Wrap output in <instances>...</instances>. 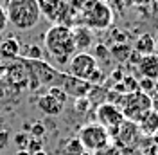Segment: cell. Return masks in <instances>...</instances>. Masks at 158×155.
<instances>
[{
    "label": "cell",
    "instance_id": "obj_1",
    "mask_svg": "<svg viewBox=\"0 0 158 155\" xmlns=\"http://www.w3.org/2000/svg\"><path fill=\"white\" fill-rule=\"evenodd\" d=\"M43 45L50 58L59 65H67L74 58L77 45L72 27L65 24H54L43 36Z\"/></svg>",
    "mask_w": 158,
    "mask_h": 155
},
{
    "label": "cell",
    "instance_id": "obj_2",
    "mask_svg": "<svg viewBox=\"0 0 158 155\" xmlns=\"http://www.w3.org/2000/svg\"><path fill=\"white\" fill-rule=\"evenodd\" d=\"M6 15L11 25L23 33L36 27L41 18L36 0H9L6 4Z\"/></svg>",
    "mask_w": 158,
    "mask_h": 155
},
{
    "label": "cell",
    "instance_id": "obj_3",
    "mask_svg": "<svg viewBox=\"0 0 158 155\" xmlns=\"http://www.w3.org/2000/svg\"><path fill=\"white\" fill-rule=\"evenodd\" d=\"M83 2V22L90 31H104L113 22V13L104 0H79Z\"/></svg>",
    "mask_w": 158,
    "mask_h": 155
},
{
    "label": "cell",
    "instance_id": "obj_4",
    "mask_svg": "<svg viewBox=\"0 0 158 155\" xmlns=\"http://www.w3.org/2000/svg\"><path fill=\"white\" fill-rule=\"evenodd\" d=\"M118 108L122 112V116L129 123H138L140 117L144 114H148L149 110H153L155 103L153 97L146 94V92H131V94H124L118 99Z\"/></svg>",
    "mask_w": 158,
    "mask_h": 155
},
{
    "label": "cell",
    "instance_id": "obj_5",
    "mask_svg": "<svg viewBox=\"0 0 158 155\" xmlns=\"http://www.w3.org/2000/svg\"><path fill=\"white\" fill-rule=\"evenodd\" d=\"M77 139L85 148V152H99L102 148H106L110 143V134L104 126L99 123H92V125H85L79 130Z\"/></svg>",
    "mask_w": 158,
    "mask_h": 155
},
{
    "label": "cell",
    "instance_id": "obj_6",
    "mask_svg": "<svg viewBox=\"0 0 158 155\" xmlns=\"http://www.w3.org/2000/svg\"><path fill=\"white\" fill-rule=\"evenodd\" d=\"M95 116H97V123L101 126H104V128L108 130V134L118 132L120 126L126 123V119L122 116L120 108H118L117 105H113V103H108V101L99 105Z\"/></svg>",
    "mask_w": 158,
    "mask_h": 155
},
{
    "label": "cell",
    "instance_id": "obj_7",
    "mask_svg": "<svg viewBox=\"0 0 158 155\" xmlns=\"http://www.w3.org/2000/svg\"><path fill=\"white\" fill-rule=\"evenodd\" d=\"M97 69V60L90 52H76L74 58L69 61V74L85 81H88Z\"/></svg>",
    "mask_w": 158,
    "mask_h": 155
},
{
    "label": "cell",
    "instance_id": "obj_8",
    "mask_svg": "<svg viewBox=\"0 0 158 155\" xmlns=\"http://www.w3.org/2000/svg\"><path fill=\"white\" fill-rule=\"evenodd\" d=\"M58 81H59V87L69 94V97L72 96V97H76V99H83V97L88 96L90 90H92V85H90L88 81L70 76L69 72H59Z\"/></svg>",
    "mask_w": 158,
    "mask_h": 155
},
{
    "label": "cell",
    "instance_id": "obj_9",
    "mask_svg": "<svg viewBox=\"0 0 158 155\" xmlns=\"http://www.w3.org/2000/svg\"><path fill=\"white\" fill-rule=\"evenodd\" d=\"M41 16L49 20H58L67 13V0H36Z\"/></svg>",
    "mask_w": 158,
    "mask_h": 155
},
{
    "label": "cell",
    "instance_id": "obj_10",
    "mask_svg": "<svg viewBox=\"0 0 158 155\" xmlns=\"http://www.w3.org/2000/svg\"><path fill=\"white\" fill-rule=\"evenodd\" d=\"M137 70L142 76V79H149V81H156L158 79V58L155 54H148V56H140L137 63Z\"/></svg>",
    "mask_w": 158,
    "mask_h": 155
},
{
    "label": "cell",
    "instance_id": "obj_11",
    "mask_svg": "<svg viewBox=\"0 0 158 155\" xmlns=\"http://www.w3.org/2000/svg\"><path fill=\"white\" fill-rule=\"evenodd\" d=\"M137 128L142 135L153 137L158 132V114L155 110H149L148 114H144L140 117V121L137 123Z\"/></svg>",
    "mask_w": 158,
    "mask_h": 155
},
{
    "label": "cell",
    "instance_id": "obj_12",
    "mask_svg": "<svg viewBox=\"0 0 158 155\" xmlns=\"http://www.w3.org/2000/svg\"><path fill=\"white\" fill-rule=\"evenodd\" d=\"M36 105H38V108L43 112V114H45V116L56 117V116H59V114L63 112V105H61V103H58L54 97H50L49 94L40 96L38 101H36Z\"/></svg>",
    "mask_w": 158,
    "mask_h": 155
},
{
    "label": "cell",
    "instance_id": "obj_13",
    "mask_svg": "<svg viewBox=\"0 0 158 155\" xmlns=\"http://www.w3.org/2000/svg\"><path fill=\"white\" fill-rule=\"evenodd\" d=\"M74 38H76V45L77 49H81L79 52H86V49L92 47V43H94V34H92V31L88 27H85V25H79V27H74Z\"/></svg>",
    "mask_w": 158,
    "mask_h": 155
},
{
    "label": "cell",
    "instance_id": "obj_14",
    "mask_svg": "<svg viewBox=\"0 0 158 155\" xmlns=\"http://www.w3.org/2000/svg\"><path fill=\"white\" fill-rule=\"evenodd\" d=\"M133 51L137 52L138 56L153 54V52H155V40H153V36L148 34V33L140 34V36L135 40V43H133Z\"/></svg>",
    "mask_w": 158,
    "mask_h": 155
},
{
    "label": "cell",
    "instance_id": "obj_15",
    "mask_svg": "<svg viewBox=\"0 0 158 155\" xmlns=\"http://www.w3.org/2000/svg\"><path fill=\"white\" fill-rule=\"evenodd\" d=\"M0 54L6 60H16L20 56V42L13 36L0 42Z\"/></svg>",
    "mask_w": 158,
    "mask_h": 155
},
{
    "label": "cell",
    "instance_id": "obj_16",
    "mask_svg": "<svg viewBox=\"0 0 158 155\" xmlns=\"http://www.w3.org/2000/svg\"><path fill=\"white\" fill-rule=\"evenodd\" d=\"M85 148L77 137H70L63 143V155H83Z\"/></svg>",
    "mask_w": 158,
    "mask_h": 155
},
{
    "label": "cell",
    "instance_id": "obj_17",
    "mask_svg": "<svg viewBox=\"0 0 158 155\" xmlns=\"http://www.w3.org/2000/svg\"><path fill=\"white\" fill-rule=\"evenodd\" d=\"M110 56H113L118 61L129 60V56H131V47H129L128 43H115L113 47L110 49Z\"/></svg>",
    "mask_w": 158,
    "mask_h": 155
},
{
    "label": "cell",
    "instance_id": "obj_18",
    "mask_svg": "<svg viewBox=\"0 0 158 155\" xmlns=\"http://www.w3.org/2000/svg\"><path fill=\"white\" fill-rule=\"evenodd\" d=\"M50 97H54L58 103H61V105H65L67 103V99H69V94L63 90V88L59 87V85H52V87H49V92H47Z\"/></svg>",
    "mask_w": 158,
    "mask_h": 155
},
{
    "label": "cell",
    "instance_id": "obj_19",
    "mask_svg": "<svg viewBox=\"0 0 158 155\" xmlns=\"http://www.w3.org/2000/svg\"><path fill=\"white\" fill-rule=\"evenodd\" d=\"M25 60H31V61H41L43 60V49L36 45V43H32L27 47V56Z\"/></svg>",
    "mask_w": 158,
    "mask_h": 155
},
{
    "label": "cell",
    "instance_id": "obj_20",
    "mask_svg": "<svg viewBox=\"0 0 158 155\" xmlns=\"http://www.w3.org/2000/svg\"><path fill=\"white\" fill-rule=\"evenodd\" d=\"M45 125L43 123H34V125L31 126V135H32V139H41V137L45 135Z\"/></svg>",
    "mask_w": 158,
    "mask_h": 155
},
{
    "label": "cell",
    "instance_id": "obj_21",
    "mask_svg": "<svg viewBox=\"0 0 158 155\" xmlns=\"http://www.w3.org/2000/svg\"><path fill=\"white\" fill-rule=\"evenodd\" d=\"M27 152H29L31 155L32 153H38V152H41V139H32L31 137L29 143H27V148H25Z\"/></svg>",
    "mask_w": 158,
    "mask_h": 155
},
{
    "label": "cell",
    "instance_id": "obj_22",
    "mask_svg": "<svg viewBox=\"0 0 158 155\" xmlns=\"http://www.w3.org/2000/svg\"><path fill=\"white\" fill-rule=\"evenodd\" d=\"M9 137H11L9 130H0V150L7 146V143H9Z\"/></svg>",
    "mask_w": 158,
    "mask_h": 155
},
{
    "label": "cell",
    "instance_id": "obj_23",
    "mask_svg": "<svg viewBox=\"0 0 158 155\" xmlns=\"http://www.w3.org/2000/svg\"><path fill=\"white\" fill-rule=\"evenodd\" d=\"M9 22H7V15H6V7L4 6H0V33L6 29V25H7Z\"/></svg>",
    "mask_w": 158,
    "mask_h": 155
},
{
    "label": "cell",
    "instance_id": "obj_24",
    "mask_svg": "<svg viewBox=\"0 0 158 155\" xmlns=\"http://www.w3.org/2000/svg\"><path fill=\"white\" fill-rule=\"evenodd\" d=\"M27 143H29V137L25 135V134H18V135H16V144L27 148Z\"/></svg>",
    "mask_w": 158,
    "mask_h": 155
},
{
    "label": "cell",
    "instance_id": "obj_25",
    "mask_svg": "<svg viewBox=\"0 0 158 155\" xmlns=\"http://www.w3.org/2000/svg\"><path fill=\"white\" fill-rule=\"evenodd\" d=\"M153 94H155V99L158 101V79L155 81V85H153Z\"/></svg>",
    "mask_w": 158,
    "mask_h": 155
},
{
    "label": "cell",
    "instance_id": "obj_26",
    "mask_svg": "<svg viewBox=\"0 0 158 155\" xmlns=\"http://www.w3.org/2000/svg\"><path fill=\"white\" fill-rule=\"evenodd\" d=\"M15 155H31V153L27 152V150H18V152H16Z\"/></svg>",
    "mask_w": 158,
    "mask_h": 155
},
{
    "label": "cell",
    "instance_id": "obj_27",
    "mask_svg": "<svg viewBox=\"0 0 158 155\" xmlns=\"http://www.w3.org/2000/svg\"><path fill=\"white\" fill-rule=\"evenodd\" d=\"M153 54L158 58V40H155V52H153Z\"/></svg>",
    "mask_w": 158,
    "mask_h": 155
},
{
    "label": "cell",
    "instance_id": "obj_28",
    "mask_svg": "<svg viewBox=\"0 0 158 155\" xmlns=\"http://www.w3.org/2000/svg\"><path fill=\"white\" fill-rule=\"evenodd\" d=\"M153 141H155V144L158 146V132H156V134H155V135H153Z\"/></svg>",
    "mask_w": 158,
    "mask_h": 155
},
{
    "label": "cell",
    "instance_id": "obj_29",
    "mask_svg": "<svg viewBox=\"0 0 158 155\" xmlns=\"http://www.w3.org/2000/svg\"><path fill=\"white\" fill-rule=\"evenodd\" d=\"M32 155H47V152H43V150H41V152H38V153H32Z\"/></svg>",
    "mask_w": 158,
    "mask_h": 155
},
{
    "label": "cell",
    "instance_id": "obj_30",
    "mask_svg": "<svg viewBox=\"0 0 158 155\" xmlns=\"http://www.w3.org/2000/svg\"><path fill=\"white\" fill-rule=\"evenodd\" d=\"M153 110H155V112L158 114V103H156V107H153Z\"/></svg>",
    "mask_w": 158,
    "mask_h": 155
},
{
    "label": "cell",
    "instance_id": "obj_31",
    "mask_svg": "<svg viewBox=\"0 0 158 155\" xmlns=\"http://www.w3.org/2000/svg\"><path fill=\"white\" fill-rule=\"evenodd\" d=\"M7 2H9V0H6V4H7Z\"/></svg>",
    "mask_w": 158,
    "mask_h": 155
},
{
    "label": "cell",
    "instance_id": "obj_32",
    "mask_svg": "<svg viewBox=\"0 0 158 155\" xmlns=\"http://www.w3.org/2000/svg\"><path fill=\"white\" fill-rule=\"evenodd\" d=\"M77 2H79V0H77Z\"/></svg>",
    "mask_w": 158,
    "mask_h": 155
}]
</instances>
